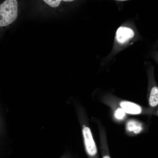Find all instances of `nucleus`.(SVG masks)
Here are the masks:
<instances>
[{
	"instance_id": "9d476101",
	"label": "nucleus",
	"mask_w": 158,
	"mask_h": 158,
	"mask_svg": "<svg viewBox=\"0 0 158 158\" xmlns=\"http://www.w3.org/2000/svg\"><path fill=\"white\" fill-rule=\"evenodd\" d=\"M59 158H73L71 154L68 152L64 153Z\"/></svg>"
},
{
	"instance_id": "f8f14e48",
	"label": "nucleus",
	"mask_w": 158,
	"mask_h": 158,
	"mask_svg": "<svg viewBox=\"0 0 158 158\" xmlns=\"http://www.w3.org/2000/svg\"><path fill=\"white\" fill-rule=\"evenodd\" d=\"M63 1H65V2H66H66H68V1L70 2V1H73V0H63Z\"/></svg>"
},
{
	"instance_id": "6e6552de",
	"label": "nucleus",
	"mask_w": 158,
	"mask_h": 158,
	"mask_svg": "<svg viewBox=\"0 0 158 158\" xmlns=\"http://www.w3.org/2000/svg\"><path fill=\"white\" fill-rule=\"evenodd\" d=\"M125 112L122 109L119 108L116 110L115 113V117L118 119H122L125 116Z\"/></svg>"
},
{
	"instance_id": "20e7f679",
	"label": "nucleus",
	"mask_w": 158,
	"mask_h": 158,
	"mask_svg": "<svg viewBox=\"0 0 158 158\" xmlns=\"http://www.w3.org/2000/svg\"><path fill=\"white\" fill-rule=\"evenodd\" d=\"M122 109L125 112L131 114H138L140 113L141 109L138 105L129 102H123L120 103Z\"/></svg>"
},
{
	"instance_id": "7ed1b4c3",
	"label": "nucleus",
	"mask_w": 158,
	"mask_h": 158,
	"mask_svg": "<svg viewBox=\"0 0 158 158\" xmlns=\"http://www.w3.org/2000/svg\"><path fill=\"white\" fill-rule=\"evenodd\" d=\"M134 35V32L131 29L121 27L117 30L116 38L118 42L123 43L132 38Z\"/></svg>"
},
{
	"instance_id": "f03ea898",
	"label": "nucleus",
	"mask_w": 158,
	"mask_h": 158,
	"mask_svg": "<svg viewBox=\"0 0 158 158\" xmlns=\"http://www.w3.org/2000/svg\"><path fill=\"white\" fill-rule=\"evenodd\" d=\"M18 2L7 0L0 5V27L7 26L13 22L17 16Z\"/></svg>"
},
{
	"instance_id": "39448f33",
	"label": "nucleus",
	"mask_w": 158,
	"mask_h": 158,
	"mask_svg": "<svg viewBox=\"0 0 158 158\" xmlns=\"http://www.w3.org/2000/svg\"><path fill=\"white\" fill-rule=\"evenodd\" d=\"M127 130L135 134L140 132L142 129L141 124L136 121L132 120L128 121L126 125Z\"/></svg>"
},
{
	"instance_id": "0eeeda50",
	"label": "nucleus",
	"mask_w": 158,
	"mask_h": 158,
	"mask_svg": "<svg viewBox=\"0 0 158 158\" xmlns=\"http://www.w3.org/2000/svg\"><path fill=\"white\" fill-rule=\"evenodd\" d=\"M102 135L101 140L102 145L101 146V150L102 158H111L105 145L104 144Z\"/></svg>"
},
{
	"instance_id": "9b49d317",
	"label": "nucleus",
	"mask_w": 158,
	"mask_h": 158,
	"mask_svg": "<svg viewBox=\"0 0 158 158\" xmlns=\"http://www.w3.org/2000/svg\"><path fill=\"white\" fill-rule=\"evenodd\" d=\"M2 119L0 115V134L2 132Z\"/></svg>"
},
{
	"instance_id": "1a4fd4ad",
	"label": "nucleus",
	"mask_w": 158,
	"mask_h": 158,
	"mask_svg": "<svg viewBox=\"0 0 158 158\" xmlns=\"http://www.w3.org/2000/svg\"><path fill=\"white\" fill-rule=\"evenodd\" d=\"M62 0H44L46 4L52 7H56L60 4Z\"/></svg>"
},
{
	"instance_id": "f257e3e1",
	"label": "nucleus",
	"mask_w": 158,
	"mask_h": 158,
	"mask_svg": "<svg viewBox=\"0 0 158 158\" xmlns=\"http://www.w3.org/2000/svg\"><path fill=\"white\" fill-rule=\"evenodd\" d=\"M75 108L81 130L85 150L88 158H98L97 147L89 127L87 113L84 108L78 102Z\"/></svg>"
},
{
	"instance_id": "423d86ee",
	"label": "nucleus",
	"mask_w": 158,
	"mask_h": 158,
	"mask_svg": "<svg viewBox=\"0 0 158 158\" xmlns=\"http://www.w3.org/2000/svg\"><path fill=\"white\" fill-rule=\"evenodd\" d=\"M149 104L152 107L156 106L158 104V88L154 86L152 88L149 98Z\"/></svg>"
}]
</instances>
